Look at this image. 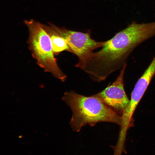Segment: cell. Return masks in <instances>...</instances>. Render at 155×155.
Returning <instances> with one entry per match:
<instances>
[{
    "label": "cell",
    "mask_w": 155,
    "mask_h": 155,
    "mask_svg": "<svg viewBox=\"0 0 155 155\" xmlns=\"http://www.w3.org/2000/svg\"><path fill=\"white\" fill-rule=\"evenodd\" d=\"M154 36L155 25L153 23L138 24L133 22L106 41L100 50L93 52L83 70L93 80L103 81L111 73L122 68L136 46Z\"/></svg>",
    "instance_id": "obj_1"
},
{
    "label": "cell",
    "mask_w": 155,
    "mask_h": 155,
    "mask_svg": "<svg viewBox=\"0 0 155 155\" xmlns=\"http://www.w3.org/2000/svg\"><path fill=\"white\" fill-rule=\"evenodd\" d=\"M62 99L72 111L69 124L74 131L78 132L86 125L93 126L100 122L121 124V116L92 96L87 97L71 91L65 92Z\"/></svg>",
    "instance_id": "obj_2"
},
{
    "label": "cell",
    "mask_w": 155,
    "mask_h": 155,
    "mask_svg": "<svg viewBox=\"0 0 155 155\" xmlns=\"http://www.w3.org/2000/svg\"><path fill=\"white\" fill-rule=\"evenodd\" d=\"M29 31V48L37 64L62 82L66 75L62 72L54 56L50 38L43 24L33 20L24 21Z\"/></svg>",
    "instance_id": "obj_3"
},
{
    "label": "cell",
    "mask_w": 155,
    "mask_h": 155,
    "mask_svg": "<svg viewBox=\"0 0 155 155\" xmlns=\"http://www.w3.org/2000/svg\"><path fill=\"white\" fill-rule=\"evenodd\" d=\"M49 25L57 34L63 38L70 48L71 53L78 57L75 66L82 69L91 60L93 51L102 47L106 41L98 42L91 38L90 31L86 33L73 31L61 28L49 23Z\"/></svg>",
    "instance_id": "obj_4"
},
{
    "label": "cell",
    "mask_w": 155,
    "mask_h": 155,
    "mask_svg": "<svg viewBox=\"0 0 155 155\" xmlns=\"http://www.w3.org/2000/svg\"><path fill=\"white\" fill-rule=\"evenodd\" d=\"M126 65V63L116 80L111 85L108 86L102 91L92 95L121 116L130 102L124 87L123 77Z\"/></svg>",
    "instance_id": "obj_5"
},
{
    "label": "cell",
    "mask_w": 155,
    "mask_h": 155,
    "mask_svg": "<svg viewBox=\"0 0 155 155\" xmlns=\"http://www.w3.org/2000/svg\"><path fill=\"white\" fill-rule=\"evenodd\" d=\"M152 78L150 74L144 73L137 81L131 93L129 105L121 116V132L127 133L131 126L133 114Z\"/></svg>",
    "instance_id": "obj_6"
},
{
    "label": "cell",
    "mask_w": 155,
    "mask_h": 155,
    "mask_svg": "<svg viewBox=\"0 0 155 155\" xmlns=\"http://www.w3.org/2000/svg\"><path fill=\"white\" fill-rule=\"evenodd\" d=\"M43 25L50 38L54 54H58L64 51L71 53L70 48L63 38L56 33L49 25Z\"/></svg>",
    "instance_id": "obj_7"
}]
</instances>
